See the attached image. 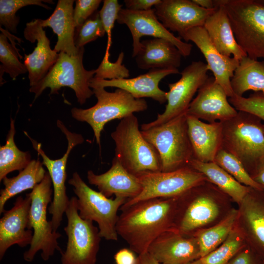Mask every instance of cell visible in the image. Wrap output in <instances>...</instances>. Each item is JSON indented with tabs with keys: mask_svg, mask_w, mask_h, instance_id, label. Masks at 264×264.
Listing matches in <instances>:
<instances>
[{
	"mask_svg": "<svg viewBox=\"0 0 264 264\" xmlns=\"http://www.w3.org/2000/svg\"><path fill=\"white\" fill-rule=\"evenodd\" d=\"M178 198H155L136 202L121 210L118 235L138 255L146 253L163 232L172 229Z\"/></svg>",
	"mask_w": 264,
	"mask_h": 264,
	"instance_id": "obj_1",
	"label": "cell"
},
{
	"mask_svg": "<svg viewBox=\"0 0 264 264\" xmlns=\"http://www.w3.org/2000/svg\"><path fill=\"white\" fill-rule=\"evenodd\" d=\"M222 149L243 165L250 176L264 158V124L258 117L238 111L222 122Z\"/></svg>",
	"mask_w": 264,
	"mask_h": 264,
	"instance_id": "obj_2",
	"label": "cell"
},
{
	"mask_svg": "<svg viewBox=\"0 0 264 264\" xmlns=\"http://www.w3.org/2000/svg\"><path fill=\"white\" fill-rule=\"evenodd\" d=\"M115 143V157L131 174L161 171L159 154L143 136L134 114L121 120L111 132Z\"/></svg>",
	"mask_w": 264,
	"mask_h": 264,
	"instance_id": "obj_3",
	"label": "cell"
},
{
	"mask_svg": "<svg viewBox=\"0 0 264 264\" xmlns=\"http://www.w3.org/2000/svg\"><path fill=\"white\" fill-rule=\"evenodd\" d=\"M92 89L97 99L95 105L86 109L73 108L71 113L75 119L90 126L99 146L101 132L108 122L117 119L121 120L148 109L147 103L144 99L134 98L124 90L117 88L114 92H109L99 87Z\"/></svg>",
	"mask_w": 264,
	"mask_h": 264,
	"instance_id": "obj_4",
	"label": "cell"
},
{
	"mask_svg": "<svg viewBox=\"0 0 264 264\" xmlns=\"http://www.w3.org/2000/svg\"><path fill=\"white\" fill-rule=\"evenodd\" d=\"M144 137L157 151L161 172H171L189 166L193 159L186 113L163 124L141 130Z\"/></svg>",
	"mask_w": 264,
	"mask_h": 264,
	"instance_id": "obj_5",
	"label": "cell"
},
{
	"mask_svg": "<svg viewBox=\"0 0 264 264\" xmlns=\"http://www.w3.org/2000/svg\"><path fill=\"white\" fill-rule=\"evenodd\" d=\"M224 7L237 43L252 59L264 60V2L219 0Z\"/></svg>",
	"mask_w": 264,
	"mask_h": 264,
	"instance_id": "obj_6",
	"label": "cell"
},
{
	"mask_svg": "<svg viewBox=\"0 0 264 264\" xmlns=\"http://www.w3.org/2000/svg\"><path fill=\"white\" fill-rule=\"evenodd\" d=\"M51 177L46 172L43 180L28 193L31 199L29 225L33 229V235L29 249L23 254L27 262L32 261L39 251L44 261L48 260L56 250L62 252L57 241L62 235L53 231L50 220H47V206L51 202Z\"/></svg>",
	"mask_w": 264,
	"mask_h": 264,
	"instance_id": "obj_7",
	"label": "cell"
},
{
	"mask_svg": "<svg viewBox=\"0 0 264 264\" xmlns=\"http://www.w3.org/2000/svg\"><path fill=\"white\" fill-rule=\"evenodd\" d=\"M84 47L78 54L71 56L61 52L59 58L44 77L35 85L30 87L29 91L35 94L34 100L47 88H50V94L58 93L61 88L68 87L72 89L78 103L83 105L94 94L89 84L95 74V69L88 70L83 66Z\"/></svg>",
	"mask_w": 264,
	"mask_h": 264,
	"instance_id": "obj_8",
	"label": "cell"
},
{
	"mask_svg": "<svg viewBox=\"0 0 264 264\" xmlns=\"http://www.w3.org/2000/svg\"><path fill=\"white\" fill-rule=\"evenodd\" d=\"M68 183L73 186L74 192L77 197V208L80 217L96 222L101 238L109 241H117V213L127 199L120 197L109 198L93 190L76 172L73 174Z\"/></svg>",
	"mask_w": 264,
	"mask_h": 264,
	"instance_id": "obj_9",
	"label": "cell"
},
{
	"mask_svg": "<svg viewBox=\"0 0 264 264\" xmlns=\"http://www.w3.org/2000/svg\"><path fill=\"white\" fill-rule=\"evenodd\" d=\"M77 199L72 197L66 210L67 223L64 231L67 236L66 250L62 252V264H96L101 237L93 221L79 214Z\"/></svg>",
	"mask_w": 264,
	"mask_h": 264,
	"instance_id": "obj_10",
	"label": "cell"
},
{
	"mask_svg": "<svg viewBox=\"0 0 264 264\" xmlns=\"http://www.w3.org/2000/svg\"><path fill=\"white\" fill-rule=\"evenodd\" d=\"M137 176L142 191L135 198L127 200L120 210L149 199L178 198L207 181L204 175L190 166L171 172H146Z\"/></svg>",
	"mask_w": 264,
	"mask_h": 264,
	"instance_id": "obj_11",
	"label": "cell"
},
{
	"mask_svg": "<svg viewBox=\"0 0 264 264\" xmlns=\"http://www.w3.org/2000/svg\"><path fill=\"white\" fill-rule=\"evenodd\" d=\"M207 64L202 61H193L181 72V77L176 82L168 84L166 92L167 104L164 111L157 114L155 120L141 125L146 130L163 124L187 110L196 92L209 77Z\"/></svg>",
	"mask_w": 264,
	"mask_h": 264,
	"instance_id": "obj_12",
	"label": "cell"
},
{
	"mask_svg": "<svg viewBox=\"0 0 264 264\" xmlns=\"http://www.w3.org/2000/svg\"><path fill=\"white\" fill-rule=\"evenodd\" d=\"M57 125L66 135L67 147L66 153L60 158L52 160L49 158L41 148V145L31 139L33 148L43 158V164L47 169L53 187V200L50 203L48 211L51 215L50 220L53 231L57 230L63 219V216L67 209L70 199L66 193L65 185L66 179V167L67 159L72 149L84 141L82 135L69 131L63 123L58 120Z\"/></svg>",
	"mask_w": 264,
	"mask_h": 264,
	"instance_id": "obj_13",
	"label": "cell"
},
{
	"mask_svg": "<svg viewBox=\"0 0 264 264\" xmlns=\"http://www.w3.org/2000/svg\"><path fill=\"white\" fill-rule=\"evenodd\" d=\"M117 22L124 24L129 28L132 38V57L137 54L140 47V38L150 36L154 38H161L173 43L181 52L182 56H189L192 45L176 37L158 20L154 9L147 11H133L122 8Z\"/></svg>",
	"mask_w": 264,
	"mask_h": 264,
	"instance_id": "obj_14",
	"label": "cell"
},
{
	"mask_svg": "<svg viewBox=\"0 0 264 264\" xmlns=\"http://www.w3.org/2000/svg\"><path fill=\"white\" fill-rule=\"evenodd\" d=\"M158 20L182 38L190 29L203 26L214 9L202 8L192 0H161L154 8Z\"/></svg>",
	"mask_w": 264,
	"mask_h": 264,
	"instance_id": "obj_15",
	"label": "cell"
},
{
	"mask_svg": "<svg viewBox=\"0 0 264 264\" xmlns=\"http://www.w3.org/2000/svg\"><path fill=\"white\" fill-rule=\"evenodd\" d=\"M223 88L214 77H209L198 90L186 114L208 123L223 122L235 116L238 111L227 99Z\"/></svg>",
	"mask_w": 264,
	"mask_h": 264,
	"instance_id": "obj_16",
	"label": "cell"
},
{
	"mask_svg": "<svg viewBox=\"0 0 264 264\" xmlns=\"http://www.w3.org/2000/svg\"><path fill=\"white\" fill-rule=\"evenodd\" d=\"M182 39L185 42L191 41L197 45L206 59L208 70L212 72L215 80L223 88L227 96L232 97L234 93L231 79L240 61L221 54L212 43L203 26L190 29Z\"/></svg>",
	"mask_w": 264,
	"mask_h": 264,
	"instance_id": "obj_17",
	"label": "cell"
},
{
	"mask_svg": "<svg viewBox=\"0 0 264 264\" xmlns=\"http://www.w3.org/2000/svg\"><path fill=\"white\" fill-rule=\"evenodd\" d=\"M31 199L28 194L18 197L10 210L0 219V259L14 244L24 247L30 245L33 231L29 227V215Z\"/></svg>",
	"mask_w": 264,
	"mask_h": 264,
	"instance_id": "obj_18",
	"label": "cell"
},
{
	"mask_svg": "<svg viewBox=\"0 0 264 264\" xmlns=\"http://www.w3.org/2000/svg\"><path fill=\"white\" fill-rule=\"evenodd\" d=\"M147 252L162 264H187L200 258L197 237H187L173 228L154 240Z\"/></svg>",
	"mask_w": 264,
	"mask_h": 264,
	"instance_id": "obj_19",
	"label": "cell"
},
{
	"mask_svg": "<svg viewBox=\"0 0 264 264\" xmlns=\"http://www.w3.org/2000/svg\"><path fill=\"white\" fill-rule=\"evenodd\" d=\"M178 73V69L156 68L132 78L106 80L93 77L89 86L91 88L95 87H115L126 91L134 98H150L162 104L167 101L166 92L159 88V82L168 75Z\"/></svg>",
	"mask_w": 264,
	"mask_h": 264,
	"instance_id": "obj_20",
	"label": "cell"
},
{
	"mask_svg": "<svg viewBox=\"0 0 264 264\" xmlns=\"http://www.w3.org/2000/svg\"><path fill=\"white\" fill-rule=\"evenodd\" d=\"M24 36L31 43L37 41L32 53L25 54L24 57L23 64L28 71L29 85L32 87L44 77L57 62L59 53L51 49L41 19H34L26 24Z\"/></svg>",
	"mask_w": 264,
	"mask_h": 264,
	"instance_id": "obj_21",
	"label": "cell"
},
{
	"mask_svg": "<svg viewBox=\"0 0 264 264\" xmlns=\"http://www.w3.org/2000/svg\"><path fill=\"white\" fill-rule=\"evenodd\" d=\"M87 179L89 184L96 186L99 192L108 198L114 195L128 200L135 198L142 191L137 176L129 172L115 157L107 172L97 175L89 170Z\"/></svg>",
	"mask_w": 264,
	"mask_h": 264,
	"instance_id": "obj_22",
	"label": "cell"
},
{
	"mask_svg": "<svg viewBox=\"0 0 264 264\" xmlns=\"http://www.w3.org/2000/svg\"><path fill=\"white\" fill-rule=\"evenodd\" d=\"M186 115L193 159L203 162H214L217 153L222 148V122L207 123Z\"/></svg>",
	"mask_w": 264,
	"mask_h": 264,
	"instance_id": "obj_23",
	"label": "cell"
},
{
	"mask_svg": "<svg viewBox=\"0 0 264 264\" xmlns=\"http://www.w3.org/2000/svg\"><path fill=\"white\" fill-rule=\"evenodd\" d=\"M214 3L215 10L203 27L212 43L221 54L240 61L247 56L237 42L224 7L219 0H214Z\"/></svg>",
	"mask_w": 264,
	"mask_h": 264,
	"instance_id": "obj_24",
	"label": "cell"
},
{
	"mask_svg": "<svg viewBox=\"0 0 264 264\" xmlns=\"http://www.w3.org/2000/svg\"><path fill=\"white\" fill-rule=\"evenodd\" d=\"M73 0H59L52 15L46 20H41L44 28L49 27L57 36L54 49L71 56H77L81 48L75 44L76 25L73 18Z\"/></svg>",
	"mask_w": 264,
	"mask_h": 264,
	"instance_id": "obj_25",
	"label": "cell"
},
{
	"mask_svg": "<svg viewBox=\"0 0 264 264\" xmlns=\"http://www.w3.org/2000/svg\"><path fill=\"white\" fill-rule=\"evenodd\" d=\"M182 55L171 42L161 38L141 41L140 48L134 57L141 69H177Z\"/></svg>",
	"mask_w": 264,
	"mask_h": 264,
	"instance_id": "obj_26",
	"label": "cell"
},
{
	"mask_svg": "<svg viewBox=\"0 0 264 264\" xmlns=\"http://www.w3.org/2000/svg\"><path fill=\"white\" fill-rule=\"evenodd\" d=\"M183 209L181 216L173 229L187 235L212 222L218 217L219 209L213 198L206 193H196Z\"/></svg>",
	"mask_w": 264,
	"mask_h": 264,
	"instance_id": "obj_27",
	"label": "cell"
},
{
	"mask_svg": "<svg viewBox=\"0 0 264 264\" xmlns=\"http://www.w3.org/2000/svg\"><path fill=\"white\" fill-rule=\"evenodd\" d=\"M241 204L253 250L264 260V190L250 187Z\"/></svg>",
	"mask_w": 264,
	"mask_h": 264,
	"instance_id": "obj_28",
	"label": "cell"
},
{
	"mask_svg": "<svg viewBox=\"0 0 264 264\" xmlns=\"http://www.w3.org/2000/svg\"><path fill=\"white\" fill-rule=\"evenodd\" d=\"M189 166L202 173L207 181L216 185L239 204L250 190V187L239 183L215 162H203L192 159Z\"/></svg>",
	"mask_w": 264,
	"mask_h": 264,
	"instance_id": "obj_29",
	"label": "cell"
},
{
	"mask_svg": "<svg viewBox=\"0 0 264 264\" xmlns=\"http://www.w3.org/2000/svg\"><path fill=\"white\" fill-rule=\"evenodd\" d=\"M46 173L43 163L39 159L31 160L17 176L5 177L2 180L4 188L0 192V214L5 211L4 206L9 199L26 190L33 189L43 180Z\"/></svg>",
	"mask_w": 264,
	"mask_h": 264,
	"instance_id": "obj_30",
	"label": "cell"
},
{
	"mask_svg": "<svg viewBox=\"0 0 264 264\" xmlns=\"http://www.w3.org/2000/svg\"><path fill=\"white\" fill-rule=\"evenodd\" d=\"M234 94L242 96L248 90L264 94V60L245 57L240 61L231 79Z\"/></svg>",
	"mask_w": 264,
	"mask_h": 264,
	"instance_id": "obj_31",
	"label": "cell"
},
{
	"mask_svg": "<svg viewBox=\"0 0 264 264\" xmlns=\"http://www.w3.org/2000/svg\"><path fill=\"white\" fill-rule=\"evenodd\" d=\"M15 121L11 118L10 130L6 136L5 144L0 147V181L10 173L21 171L30 162L29 152H23L16 145Z\"/></svg>",
	"mask_w": 264,
	"mask_h": 264,
	"instance_id": "obj_32",
	"label": "cell"
},
{
	"mask_svg": "<svg viewBox=\"0 0 264 264\" xmlns=\"http://www.w3.org/2000/svg\"><path fill=\"white\" fill-rule=\"evenodd\" d=\"M238 215V211L233 209L220 223L197 235L200 258L216 249L225 241L233 230Z\"/></svg>",
	"mask_w": 264,
	"mask_h": 264,
	"instance_id": "obj_33",
	"label": "cell"
},
{
	"mask_svg": "<svg viewBox=\"0 0 264 264\" xmlns=\"http://www.w3.org/2000/svg\"><path fill=\"white\" fill-rule=\"evenodd\" d=\"M214 162L242 184L256 189L264 190L252 178L241 162L223 149L218 152Z\"/></svg>",
	"mask_w": 264,
	"mask_h": 264,
	"instance_id": "obj_34",
	"label": "cell"
},
{
	"mask_svg": "<svg viewBox=\"0 0 264 264\" xmlns=\"http://www.w3.org/2000/svg\"><path fill=\"white\" fill-rule=\"evenodd\" d=\"M0 34V74L4 72L8 73L13 80L20 74L28 72L24 64L19 59L21 56L15 45L9 43L7 36L2 31Z\"/></svg>",
	"mask_w": 264,
	"mask_h": 264,
	"instance_id": "obj_35",
	"label": "cell"
},
{
	"mask_svg": "<svg viewBox=\"0 0 264 264\" xmlns=\"http://www.w3.org/2000/svg\"><path fill=\"white\" fill-rule=\"evenodd\" d=\"M43 2L54 3L52 0H0V24L8 31L13 34L17 33V27L19 18L16 16L17 12L21 8L28 5H35L50 9Z\"/></svg>",
	"mask_w": 264,
	"mask_h": 264,
	"instance_id": "obj_36",
	"label": "cell"
},
{
	"mask_svg": "<svg viewBox=\"0 0 264 264\" xmlns=\"http://www.w3.org/2000/svg\"><path fill=\"white\" fill-rule=\"evenodd\" d=\"M242 244L239 235L232 230L220 246L199 260L202 264H229L241 250Z\"/></svg>",
	"mask_w": 264,
	"mask_h": 264,
	"instance_id": "obj_37",
	"label": "cell"
},
{
	"mask_svg": "<svg viewBox=\"0 0 264 264\" xmlns=\"http://www.w3.org/2000/svg\"><path fill=\"white\" fill-rule=\"evenodd\" d=\"M106 33L100 17L96 11L75 30L74 42L77 48L84 47L87 44L93 42Z\"/></svg>",
	"mask_w": 264,
	"mask_h": 264,
	"instance_id": "obj_38",
	"label": "cell"
},
{
	"mask_svg": "<svg viewBox=\"0 0 264 264\" xmlns=\"http://www.w3.org/2000/svg\"><path fill=\"white\" fill-rule=\"evenodd\" d=\"M122 5L117 0H104L103 5L99 11L100 17L107 35V44L103 60H110V49L112 44L111 33L118 14L122 9Z\"/></svg>",
	"mask_w": 264,
	"mask_h": 264,
	"instance_id": "obj_39",
	"label": "cell"
},
{
	"mask_svg": "<svg viewBox=\"0 0 264 264\" xmlns=\"http://www.w3.org/2000/svg\"><path fill=\"white\" fill-rule=\"evenodd\" d=\"M229 103L238 111L251 113L264 121V94L255 92L248 97L235 94L228 99Z\"/></svg>",
	"mask_w": 264,
	"mask_h": 264,
	"instance_id": "obj_40",
	"label": "cell"
},
{
	"mask_svg": "<svg viewBox=\"0 0 264 264\" xmlns=\"http://www.w3.org/2000/svg\"><path fill=\"white\" fill-rule=\"evenodd\" d=\"M124 58V53L121 52L114 63L103 59L98 67L95 69L94 78L106 80L128 78L130 73L129 69L122 64Z\"/></svg>",
	"mask_w": 264,
	"mask_h": 264,
	"instance_id": "obj_41",
	"label": "cell"
},
{
	"mask_svg": "<svg viewBox=\"0 0 264 264\" xmlns=\"http://www.w3.org/2000/svg\"><path fill=\"white\" fill-rule=\"evenodd\" d=\"M101 2V0H77L75 1L73 18L76 28L81 25L97 11Z\"/></svg>",
	"mask_w": 264,
	"mask_h": 264,
	"instance_id": "obj_42",
	"label": "cell"
},
{
	"mask_svg": "<svg viewBox=\"0 0 264 264\" xmlns=\"http://www.w3.org/2000/svg\"><path fill=\"white\" fill-rule=\"evenodd\" d=\"M263 259L254 250L246 248L240 250L229 264H261Z\"/></svg>",
	"mask_w": 264,
	"mask_h": 264,
	"instance_id": "obj_43",
	"label": "cell"
},
{
	"mask_svg": "<svg viewBox=\"0 0 264 264\" xmlns=\"http://www.w3.org/2000/svg\"><path fill=\"white\" fill-rule=\"evenodd\" d=\"M161 0H124L127 9L133 11H147L151 9L161 2Z\"/></svg>",
	"mask_w": 264,
	"mask_h": 264,
	"instance_id": "obj_44",
	"label": "cell"
},
{
	"mask_svg": "<svg viewBox=\"0 0 264 264\" xmlns=\"http://www.w3.org/2000/svg\"><path fill=\"white\" fill-rule=\"evenodd\" d=\"M130 249L124 248L118 250L114 256L116 264H135L137 257Z\"/></svg>",
	"mask_w": 264,
	"mask_h": 264,
	"instance_id": "obj_45",
	"label": "cell"
},
{
	"mask_svg": "<svg viewBox=\"0 0 264 264\" xmlns=\"http://www.w3.org/2000/svg\"><path fill=\"white\" fill-rule=\"evenodd\" d=\"M251 176L264 189V158L260 162Z\"/></svg>",
	"mask_w": 264,
	"mask_h": 264,
	"instance_id": "obj_46",
	"label": "cell"
},
{
	"mask_svg": "<svg viewBox=\"0 0 264 264\" xmlns=\"http://www.w3.org/2000/svg\"><path fill=\"white\" fill-rule=\"evenodd\" d=\"M135 264H162L156 261L148 252L138 255Z\"/></svg>",
	"mask_w": 264,
	"mask_h": 264,
	"instance_id": "obj_47",
	"label": "cell"
},
{
	"mask_svg": "<svg viewBox=\"0 0 264 264\" xmlns=\"http://www.w3.org/2000/svg\"><path fill=\"white\" fill-rule=\"evenodd\" d=\"M192 1L199 6L205 9H214L215 8L214 0H192Z\"/></svg>",
	"mask_w": 264,
	"mask_h": 264,
	"instance_id": "obj_48",
	"label": "cell"
},
{
	"mask_svg": "<svg viewBox=\"0 0 264 264\" xmlns=\"http://www.w3.org/2000/svg\"><path fill=\"white\" fill-rule=\"evenodd\" d=\"M187 264H202L200 262V261H199L198 259L197 260L190 262Z\"/></svg>",
	"mask_w": 264,
	"mask_h": 264,
	"instance_id": "obj_49",
	"label": "cell"
},
{
	"mask_svg": "<svg viewBox=\"0 0 264 264\" xmlns=\"http://www.w3.org/2000/svg\"><path fill=\"white\" fill-rule=\"evenodd\" d=\"M261 264H264V260H263Z\"/></svg>",
	"mask_w": 264,
	"mask_h": 264,
	"instance_id": "obj_50",
	"label": "cell"
},
{
	"mask_svg": "<svg viewBox=\"0 0 264 264\" xmlns=\"http://www.w3.org/2000/svg\"><path fill=\"white\" fill-rule=\"evenodd\" d=\"M263 1L264 2V0H263Z\"/></svg>",
	"mask_w": 264,
	"mask_h": 264,
	"instance_id": "obj_51",
	"label": "cell"
}]
</instances>
